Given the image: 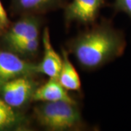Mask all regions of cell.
<instances>
[{"label": "cell", "mask_w": 131, "mask_h": 131, "mask_svg": "<svg viewBox=\"0 0 131 131\" xmlns=\"http://www.w3.org/2000/svg\"><path fill=\"white\" fill-rule=\"evenodd\" d=\"M66 46L83 69L94 71L121 56L126 40L121 30L103 18L69 40Z\"/></svg>", "instance_id": "cell-1"}, {"label": "cell", "mask_w": 131, "mask_h": 131, "mask_svg": "<svg viewBox=\"0 0 131 131\" xmlns=\"http://www.w3.org/2000/svg\"><path fill=\"white\" fill-rule=\"evenodd\" d=\"M9 26V20L8 16L0 0V31H3L7 28Z\"/></svg>", "instance_id": "cell-14"}, {"label": "cell", "mask_w": 131, "mask_h": 131, "mask_svg": "<svg viewBox=\"0 0 131 131\" xmlns=\"http://www.w3.org/2000/svg\"><path fill=\"white\" fill-rule=\"evenodd\" d=\"M43 22L42 15H24L5 34L4 40L9 47L18 42L40 37V31Z\"/></svg>", "instance_id": "cell-6"}, {"label": "cell", "mask_w": 131, "mask_h": 131, "mask_svg": "<svg viewBox=\"0 0 131 131\" xmlns=\"http://www.w3.org/2000/svg\"><path fill=\"white\" fill-rule=\"evenodd\" d=\"M39 85L34 77H17L0 86V97L11 107H24L32 101Z\"/></svg>", "instance_id": "cell-3"}, {"label": "cell", "mask_w": 131, "mask_h": 131, "mask_svg": "<svg viewBox=\"0 0 131 131\" xmlns=\"http://www.w3.org/2000/svg\"><path fill=\"white\" fill-rule=\"evenodd\" d=\"M112 6L115 13H124L131 19V0H114Z\"/></svg>", "instance_id": "cell-13"}, {"label": "cell", "mask_w": 131, "mask_h": 131, "mask_svg": "<svg viewBox=\"0 0 131 131\" xmlns=\"http://www.w3.org/2000/svg\"><path fill=\"white\" fill-rule=\"evenodd\" d=\"M34 117L38 124L47 130H80L84 127L77 103L43 101L34 107Z\"/></svg>", "instance_id": "cell-2"}, {"label": "cell", "mask_w": 131, "mask_h": 131, "mask_svg": "<svg viewBox=\"0 0 131 131\" xmlns=\"http://www.w3.org/2000/svg\"><path fill=\"white\" fill-rule=\"evenodd\" d=\"M106 5V0H72L64 7L66 24L75 22L88 26L95 24Z\"/></svg>", "instance_id": "cell-4"}, {"label": "cell", "mask_w": 131, "mask_h": 131, "mask_svg": "<svg viewBox=\"0 0 131 131\" xmlns=\"http://www.w3.org/2000/svg\"><path fill=\"white\" fill-rule=\"evenodd\" d=\"M34 101H67L77 103L68 94V90L62 86L58 79L49 78L45 84L39 85L34 95Z\"/></svg>", "instance_id": "cell-9"}, {"label": "cell", "mask_w": 131, "mask_h": 131, "mask_svg": "<svg viewBox=\"0 0 131 131\" xmlns=\"http://www.w3.org/2000/svg\"><path fill=\"white\" fill-rule=\"evenodd\" d=\"M40 47V37L31 39L27 41L18 42L9 46V50L16 54L26 57L36 56Z\"/></svg>", "instance_id": "cell-12"}, {"label": "cell", "mask_w": 131, "mask_h": 131, "mask_svg": "<svg viewBox=\"0 0 131 131\" xmlns=\"http://www.w3.org/2000/svg\"><path fill=\"white\" fill-rule=\"evenodd\" d=\"M39 74L37 65L24 60L13 52L0 50V86L20 77H35Z\"/></svg>", "instance_id": "cell-5"}, {"label": "cell", "mask_w": 131, "mask_h": 131, "mask_svg": "<svg viewBox=\"0 0 131 131\" xmlns=\"http://www.w3.org/2000/svg\"><path fill=\"white\" fill-rule=\"evenodd\" d=\"M62 52V67L58 80L68 91L80 92L82 84L80 75L69 58V52L65 48L61 49Z\"/></svg>", "instance_id": "cell-10"}, {"label": "cell", "mask_w": 131, "mask_h": 131, "mask_svg": "<svg viewBox=\"0 0 131 131\" xmlns=\"http://www.w3.org/2000/svg\"><path fill=\"white\" fill-rule=\"evenodd\" d=\"M43 56L41 62L37 64L38 72L47 75L49 78L58 79L62 67V56H60L52 45L49 28L45 27L42 33Z\"/></svg>", "instance_id": "cell-7"}, {"label": "cell", "mask_w": 131, "mask_h": 131, "mask_svg": "<svg viewBox=\"0 0 131 131\" xmlns=\"http://www.w3.org/2000/svg\"><path fill=\"white\" fill-rule=\"evenodd\" d=\"M66 5V0H13L15 12L23 15H42Z\"/></svg>", "instance_id": "cell-8"}, {"label": "cell", "mask_w": 131, "mask_h": 131, "mask_svg": "<svg viewBox=\"0 0 131 131\" xmlns=\"http://www.w3.org/2000/svg\"><path fill=\"white\" fill-rule=\"evenodd\" d=\"M22 122V119L13 108L6 103L0 97V129L12 127Z\"/></svg>", "instance_id": "cell-11"}]
</instances>
